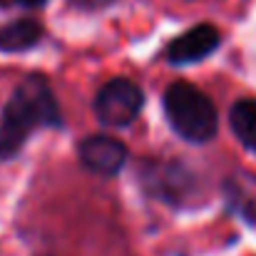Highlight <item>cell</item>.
Listing matches in <instances>:
<instances>
[{
  "label": "cell",
  "instance_id": "6",
  "mask_svg": "<svg viewBox=\"0 0 256 256\" xmlns=\"http://www.w3.org/2000/svg\"><path fill=\"white\" fill-rule=\"evenodd\" d=\"M222 45V32L212 22H199L174 40L167 42L164 48V60L172 68H184V65H196L206 60L212 52H216Z\"/></svg>",
  "mask_w": 256,
  "mask_h": 256
},
{
  "label": "cell",
  "instance_id": "3",
  "mask_svg": "<svg viewBox=\"0 0 256 256\" xmlns=\"http://www.w3.org/2000/svg\"><path fill=\"white\" fill-rule=\"evenodd\" d=\"M140 189L174 209H189L204 199V186L199 174L182 160H142L137 164Z\"/></svg>",
  "mask_w": 256,
  "mask_h": 256
},
{
  "label": "cell",
  "instance_id": "1",
  "mask_svg": "<svg viewBox=\"0 0 256 256\" xmlns=\"http://www.w3.org/2000/svg\"><path fill=\"white\" fill-rule=\"evenodd\" d=\"M62 110L42 72L25 75L0 110V162L15 160L32 132L62 130Z\"/></svg>",
  "mask_w": 256,
  "mask_h": 256
},
{
  "label": "cell",
  "instance_id": "7",
  "mask_svg": "<svg viewBox=\"0 0 256 256\" xmlns=\"http://www.w3.org/2000/svg\"><path fill=\"white\" fill-rule=\"evenodd\" d=\"M45 38V28L35 18H18L0 28V52L20 55L38 48Z\"/></svg>",
  "mask_w": 256,
  "mask_h": 256
},
{
  "label": "cell",
  "instance_id": "12",
  "mask_svg": "<svg viewBox=\"0 0 256 256\" xmlns=\"http://www.w3.org/2000/svg\"><path fill=\"white\" fill-rule=\"evenodd\" d=\"M12 5H18V0H0V10H5V8H12Z\"/></svg>",
  "mask_w": 256,
  "mask_h": 256
},
{
  "label": "cell",
  "instance_id": "11",
  "mask_svg": "<svg viewBox=\"0 0 256 256\" xmlns=\"http://www.w3.org/2000/svg\"><path fill=\"white\" fill-rule=\"evenodd\" d=\"M50 0H18V8H25V10H40L45 8Z\"/></svg>",
  "mask_w": 256,
  "mask_h": 256
},
{
  "label": "cell",
  "instance_id": "5",
  "mask_svg": "<svg viewBox=\"0 0 256 256\" xmlns=\"http://www.w3.org/2000/svg\"><path fill=\"white\" fill-rule=\"evenodd\" d=\"M78 160L87 172L112 179L124 170L130 150L112 134H87L78 142Z\"/></svg>",
  "mask_w": 256,
  "mask_h": 256
},
{
  "label": "cell",
  "instance_id": "9",
  "mask_svg": "<svg viewBox=\"0 0 256 256\" xmlns=\"http://www.w3.org/2000/svg\"><path fill=\"white\" fill-rule=\"evenodd\" d=\"M224 199H226V206L232 214L242 216L246 224L256 226V196H252L246 189H242L239 182H234V179L224 182Z\"/></svg>",
  "mask_w": 256,
  "mask_h": 256
},
{
  "label": "cell",
  "instance_id": "4",
  "mask_svg": "<svg viewBox=\"0 0 256 256\" xmlns=\"http://www.w3.org/2000/svg\"><path fill=\"white\" fill-rule=\"evenodd\" d=\"M144 110V90L130 78H112L97 90L92 112L102 127L124 130Z\"/></svg>",
  "mask_w": 256,
  "mask_h": 256
},
{
  "label": "cell",
  "instance_id": "2",
  "mask_svg": "<svg viewBox=\"0 0 256 256\" xmlns=\"http://www.w3.org/2000/svg\"><path fill=\"white\" fill-rule=\"evenodd\" d=\"M164 117L184 142L209 144L219 132V112L206 92L186 80L172 82L162 94Z\"/></svg>",
  "mask_w": 256,
  "mask_h": 256
},
{
  "label": "cell",
  "instance_id": "10",
  "mask_svg": "<svg viewBox=\"0 0 256 256\" xmlns=\"http://www.w3.org/2000/svg\"><path fill=\"white\" fill-rule=\"evenodd\" d=\"M117 0H70L72 8L78 10H85V12H94V10H104L110 5H114Z\"/></svg>",
  "mask_w": 256,
  "mask_h": 256
},
{
  "label": "cell",
  "instance_id": "8",
  "mask_svg": "<svg viewBox=\"0 0 256 256\" xmlns=\"http://www.w3.org/2000/svg\"><path fill=\"white\" fill-rule=\"evenodd\" d=\"M229 127L232 134L239 140V144L256 154V100L254 97H244L239 102H234V107L229 110Z\"/></svg>",
  "mask_w": 256,
  "mask_h": 256
}]
</instances>
